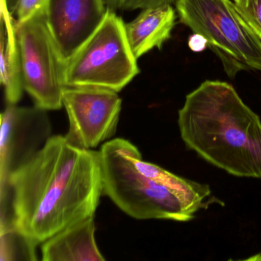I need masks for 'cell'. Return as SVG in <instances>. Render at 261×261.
I'll return each mask as SVG.
<instances>
[{
  "mask_svg": "<svg viewBox=\"0 0 261 261\" xmlns=\"http://www.w3.org/2000/svg\"><path fill=\"white\" fill-rule=\"evenodd\" d=\"M2 187H8L14 227L42 244L94 216L103 194L100 151L51 136Z\"/></svg>",
  "mask_w": 261,
  "mask_h": 261,
  "instance_id": "6da1fadb",
  "label": "cell"
},
{
  "mask_svg": "<svg viewBox=\"0 0 261 261\" xmlns=\"http://www.w3.org/2000/svg\"><path fill=\"white\" fill-rule=\"evenodd\" d=\"M186 146L230 175L261 179V120L233 86L205 81L178 111Z\"/></svg>",
  "mask_w": 261,
  "mask_h": 261,
  "instance_id": "7a4b0ae2",
  "label": "cell"
},
{
  "mask_svg": "<svg viewBox=\"0 0 261 261\" xmlns=\"http://www.w3.org/2000/svg\"><path fill=\"white\" fill-rule=\"evenodd\" d=\"M134 145L122 138L108 140L100 148L103 194L136 219L189 221L198 211L166 186L137 169Z\"/></svg>",
  "mask_w": 261,
  "mask_h": 261,
  "instance_id": "3957f363",
  "label": "cell"
},
{
  "mask_svg": "<svg viewBox=\"0 0 261 261\" xmlns=\"http://www.w3.org/2000/svg\"><path fill=\"white\" fill-rule=\"evenodd\" d=\"M180 22L205 39L224 71H261V40L230 0H175Z\"/></svg>",
  "mask_w": 261,
  "mask_h": 261,
  "instance_id": "277c9868",
  "label": "cell"
},
{
  "mask_svg": "<svg viewBox=\"0 0 261 261\" xmlns=\"http://www.w3.org/2000/svg\"><path fill=\"white\" fill-rule=\"evenodd\" d=\"M123 19L107 9L95 33L65 64V87L121 91L139 73Z\"/></svg>",
  "mask_w": 261,
  "mask_h": 261,
  "instance_id": "5b68a950",
  "label": "cell"
},
{
  "mask_svg": "<svg viewBox=\"0 0 261 261\" xmlns=\"http://www.w3.org/2000/svg\"><path fill=\"white\" fill-rule=\"evenodd\" d=\"M24 90L45 111L63 107L65 62L47 27L45 13L17 22Z\"/></svg>",
  "mask_w": 261,
  "mask_h": 261,
  "instance_id": "8992f818",
  "label": "cell"
},
{
  "mask_svg": "<svg viewBox=\"0 0 261 261\" xmlns=\"http://www.w3.org/2000/svg\"><path fill=\"white\" fill-rule=\"evenodd\" d=\"M62 105L69 120L65 137L74 146L92 149L115 134L122 107L117 91L97 87H66Z\"/></svg>",
  "mask_w": 261,
  "mask_h": 261,
  "instance_id": "52a82bcc",
  "label": "cell"
},
{
  "mask_svg": "<svg viewBox=\"0 0 261 261\" xmlns=\"http://www.w3.org/2000/svg\"><path fill=\"white\" fill-rule=\"evenodd\" d=\"M47 111L38 107L22 108L7 103L1 114L0 186L31 160L51 137Z\"/></svg>",
  "mask_w": 261,
  "mask_h": 261,
  "instance_id": "ba28073f",
  "label": "cell"
},
{
  "mask_svg": "<svg viewBox=\"0 0 261 261\" xmlns=\"http://www.w3.org/2000/svg\"><path fill=\"white\" fill-rule=\"evenodd\" d=\"M105 0H48L45 21L65 63L100 27Z\"/></svg>",
  "mask_w": 261,
  "mask_h": 261,
  "instance_id": "9c48e42d",
  "label": "cell"
},
{
  "mask_svg": "<svg viewBox=\"0 0 261 261\" xmlns=\"http://www.w3.org/2000/svg\"><path fill=\"white\" fill-rule=\"evenodd\" d=\"M44 261H103L95 240L94 216L69 226L42 243Z\"/></svg>",
  "mask_w": 261,
  "mask_h": 261,
  "instance_id": "30bf717a",
  "label": "cell"
},
{
  "mask_svg": "<svg viewBox=\"0 0 261 261\" xmlns=\"http://www.w3.org/2000/svg\"><path fill=\"white\" fill-rule=\"evenodd\" d=\"M175 11L171 5L149 7L125 25L129 46L137 59L154 48H161L171 37Z\"/></svg>",
  "mask_w": 261,
  "mask_h": 261,
  "instance_id": "8fae6325",
  "label": "cell"
},
{
  "mask_svg": "<svg viewBox=\"0 0 261 261\" xmlns=\"http://www.w3.org/2000/svg\"><path fill=\"white\" fill-rule=\"evenodd\" d=\"M1 1V72L7 103L17 105L23 93L22 62L17 36V20Z\"/></svg>",
  "mask_w": 261,
  "mask_h": 261,
  "instance_id": "7c38bea8",
  "label": "cell"
},
{
  "mask_svg": "<svg viewBox=\"0 0 261 261\" xmlns=\"http://www.w3.org/2000/svg\"><path fill=\"white\" fill-rule=\"evenodd\" d=\"M132 159L141 173L179 195L197 211L207 209L213 203L224 205V202L212 196L210 186L178 176L157 165L144 161L135 146L132 149Z\"/></svg>",
  "mask_w": 261,
  "mask_h": 261,
  "instance_id": "4fadbf2b",
  "label": "cell"
},
{
  "mask_svg": "<svg viewBox=\"0 0 261 261\" xmlns=\"http://www.w3.org/2000/svg\"><path fill=\"white\" fill-rule=\"evenodd\" d=\"M0 260H36L38 243L16 228L0 232Z\"/></svg>",
  "mask_w": 261,
  "mask_h": 261,
  "instance_id": "5bb4252c",
  "label": "cell"
},
{
  "mask_svg": "<svg viewBox=\"0 0 261 261\" xmlns=\"http://www.w3.org/2000/svg\"><path fill=\"white\" fill-rule=\"evenodd\" d=\"M240 14L261 40V0H245L235 4Z\"/></svg>",
  "mask_w": 261,
  "mask_h": 261,
  "instance_id": "9a60e30c",
  "label": "cell"
},
{
  "mask_svg": "<svg viewBox=\"0 0 261 261\" xmlns=\"http://www.w3.org/2000/svg\"><path fill=\"white\" fill-rule=\"evenodd\" d=\"M175 0H105L107 7L114 10H135L171 5Z\"/></svg>",
  "mask_w": 261,
  "mask_h": 261,
  "instance_id": "2e32d148",
  "label": "cell"
},
{
  "mask_svg": "<svg viewBox=\"0 0 261 261\" xmlns=\"http://www.w3.org/2000/svg\"><path fill=\"white\" fill-rule=\"evenodd\" d=\"M48 0H19L16 10V20L25 22L33 16L45 13Z\"/></svg>",
  "mask_w": 261,
  "mask_h": 261,
  "instance_id": "e0dca14e",
  "label": "cell"
},
{
  "mask_svg": "<svg viewBox=\"0 0 261 261\" xmlns=\"http://www.w3.org/2000/svg\"><path fill=\"white\" fill-rule=\"evenodd\" d=\"M189 47L192 48V51H202L207 46V42L203 36L198 34H195L192 36L189 39Z\"/></svg>",
  "mask_w": 261,
  "mask_h": 261,
  "instance_id": "ac0fdd59",
  "label": "cell"
},
{
  "mask_svg": "<svg viewBox=\"0 0 261 261\" xmlns=\"http://www.w3.org/2000/svg\"><path fill=\"white\" fill-rule=\"evenodd\" d=\"M7 4V8L10 10L12 14L16 13L17 10L18 5H19V0H4Z\"/></svg>",
  "mask_w": 261,
  "mask_h": 261,
  "instance_id": "d6986e66",
  "label": "cell"
},
{
  "mask_svg": "<svg viewBox=\"0 0 261 261\" xmlns=\"http://www.w3.org/2000/svg\"><path fill=\"white\" fill-rule=\"evenodd\" d=\"M249 260H256L261 261V254H257L256 256H252V257L249 258Z\"/></svg>",
  "mask_w": 261,
  "mask_h": 261,
  "instance_id": "ffe728a7",
  "label": "cell"
},
{
  "mask_svg": "<svg viewBox=\"0 0 261 261\" xmlns=\"http://www.w3.org/2000/svg\"><path fill=\"white\" fill-rule=\"evenodd\" d=\"M235 4H241L244 3L245 0H233Z\"/></svg>",
  "mask_w": 261,
  "mask_h": 261,
  "instance_id": "44dd1931",
  "label": "cell"
}]
</instances>
